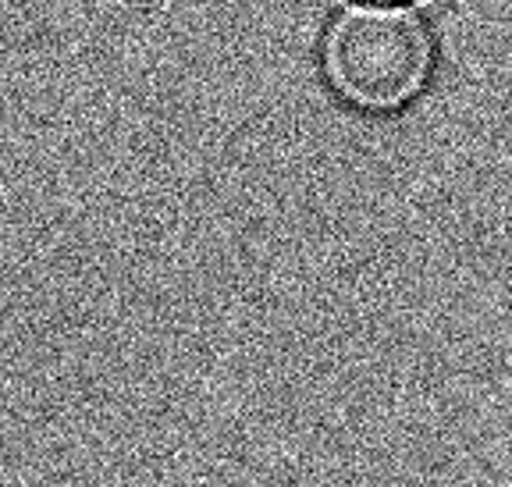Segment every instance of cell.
I'll use <instances>...</instances> for the list:
<instances>
[{"label": "cell", "instance_id": "6da1fadb", "mask_svg": "<svg viewBox=\"0 0 512 487\" xmlns=\"http://www.w3.org/2000/svg\"><path fill=\"white\" fill-rule=\"evenodd\" d=\"M324 68L338 93L367 111L413 100L434 72V36L420 15L352 8L331 25Z\"/></svg>", "mask_w": 512, "mask_h": 487}, {"label": "cell", "instance_id": "7a4b0ae2", "mask_svg": "<svg viewBox=\"0 0 512 487\" xmlns=\"http://www.w3.org/2000/svg\"><path fill=\"white\" fill-rule=\"evenodd\" d=\"M352 8H384V11H402V8H413L420 0H345Z\"/></svg>", "mask_w": 512, "mask_h": 487}]
</instances>
